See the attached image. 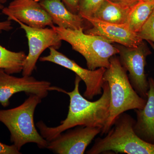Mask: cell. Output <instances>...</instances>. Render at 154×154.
I'll use <instances>...</instances> for the list:
<instances>
[{
    "instance_id": "27",
    "label": "cell",
    "mask_w": 154,
    "mask_h": 154,
    "mask_svg": "<svg viewBox=\"0 0 154 154\" xmlns=\"http://www.w3.org/2000/svg\"><path fill=\"white\" fill-rule=\"evenodd\" d=\"M34 1H36V2H40V0H34Z\"/></svg>"
},
{
    "instance_id": "12",
    "label": "cell",
    "mask_w": 154,
    "mask_h": 154,
    "mask_svg": "<svg viewBox=\"0 0 154 154\" xmlns=\"http://www.w3.org/2000/svg\"><path fill=\"white\" fill-rule=\"evenodd\" d=\"M81 16L92 25V28L85 31L87 34L100 36L111 43L116 42L128 47H137L143 41L126 24H114L93 17Z\"/></svg>"
},
{
    "instance_id": "16",
    "label": "cell",
    "mask_w": 154,
    "mask_h": 154,
    "mask_svg": "<svg viewBox=\"0 0 154 154\" xmlns=\"http://www.w3.org/2000/svg\"><path fill=\"white\" fill-rule=\"evenodd\" d=\"M154 10V0L149 2L140 1L133 7L126 24L130 29L137 33L146 22Z\"/></svg>"
},
{
    "instance_id": "17",
    "label": "cell",
    "mask_w": 154,
    "mask_h": 154,
    "mask_svg": "<svg viewBox=\"0 0 154 154\" xmlns=\"http://www.w3.org/2000/svg\"><path fill=\"white\" fill-rule=\"evenodd\" d=\"M27 55L24 51H11L0 45V69L12 75L22 72Z\"/></svg>"
},
{
    "instance_id": "1",
    "label": "cell",
    "mask_w": 154,
    "mask_h": 154,
    "mask_svg": "<svg viewBox=\"0 0 154 154\" xmlns=\"http://www.w3.org/2000/svg\"><path fill=\"white\" fill-rule=\"evenodd\" d=\"M81 78L76 75L75 88L71 92H66L70 98L68 113L66 118L55 127L47 126L43 122L36 123L40 134L48 141L59 134L75 127L83 126L103 129L109 116L110 95L109 85L105 82L102 87L101 97L94 102L83 97L80 93Z\"/></svg>"
},
{
    "instance_id": "21",
    "label": "cell",
    "mask_w": 154,
    "mask_h": 154,
    "mask_svg": "<svg viewBox=\"0 0 154 154\" xmlns=\"http://www.w3.org/2000/svg\"><path fill=\"white\" fill-rule=\"evenodd\" d=\"M66 5L67 8L74 14H79V4L80 0H61Z\"/></svg>"
},
{
    "instance_id": "20",
    "label": "cell",
    "mask_w": 154,
    "mask_h": 154,
    "mask_svg": "<svg viewBox=\"0 0 154 154\" xmlns=\"http://www.w3.org/2000/svg\"><path fill=\"white\" fill-rule=\"evenodd\" d=\"M22 154L14 144L8 145L0 142V154Z\"/></svg>"
},
{
    "instance_id": "7",
    "label": "cell",
    "mask_w": 154,
    "mask_h": 154,
    "mask_svg": "<svg viewBox=\"0 0 154 154\" xmlns=\"http://www.w3.org/2000/svg\"><path fill=\"white\" fill-rule=\"evenodd\" d=\"M51 91L64 94L66 91L51 86V83L48 81L37 80L31 75L14 76L0 69V104L3 107L8 106L11 97L19 92H25L28 96L34 94L43 99L47 97Z\"/></svg>"
},
{
    "instance_id": "10",
    "label": "cell",
    "mask_w": 154,
    "mask_h": 154,
    "mask_svg": "<svg viewBox=\"0 0 154 154\" xmlns=\"http://www.w3.org/2000/svg\"><path fill=\"white\" fill-rule=\"evenodd\" d=\"M48 141L46 148L58 154H83L95 137L101 132L99 128L83 126L67 130Z\"/></svg>"
},
{
    "instance_id": "26",
    "label": "cell",
    "mask_w": 154,
    "mask_h": 154,
    "mask_svg": "<svg viewBox=\"0 0 154 154\" xmlns=\"http://www.w3.org/2000/svg\"><path fill=\"white\" fill-rule=\"evenodd\" d=\"M142 2H149V1H154V0H140Z\"/></svg>"
},
{
    "instance_id": "18",
    "label": "cell",
    "mask_w": 154,
    "mask_h": 154,
    "mask_svg": "<svg viewBox=\"0 0 154 154\" xmlns=\"http://www.w3.org/2000/svg\"><path fill=\"white\" fill-rule=\"evenodd\" d=\"M105 0H80L79 14L93 17Z\"/></svg>"
},
{
    "instance_id": "8",
    "label": "cell",
    "mask_w": 154,
    "mask_h": 154,
    "mask_svg": "<svg viewBox=\"0 0 154 154\" xmlns=\"http://www.w3.org/2000/svg\"><path fill=\"white\" fill-rule=\"evenodd\" d=\"M15 22L19 23L21 28L25 30L28 38L29 53L24 61L22 75L30 76L36 68L37 60L43 51L50 47L59 49L62 40L52 28H32L18 20Z\"/></svg>"
},
{
    "instance_id": "22",
    "label": "cell",
    "mask_w": 154,
    "mask_h": 154,
    "mask_svg": "<svg viewBox=\"0 0 154 154\" xmlns=\"http://www.w3.org/2000/svg\"><path fill=\"white\" fill-rule=\"evenodd\" d=\"M4 6L0 4V10H2ZM11 21L7 20L4 22H0V33L3 31H8L13 29Z\"/></svg>"
},
{
    "instance_id": "19",
    "label": "cell",
    "mask_w": 154,
    "mask_h": 154,
    "mask_svg": "<svg viewBox=\"0 0 154 154\" xmlns=\"http://www.w3.org/2000/svg\"><path fill=\"white\" fill-rule=\"evenodd\" d=\"M137 33L143 40L151 42L154 44V10Z\"/></svg>"
},
{
    "instance_id": "24",
    "label": "cell",
    "mask_w": 154,
    "mask_h": 154,
    "mask_svg": "<svg viewBox=\"0 0 154 154\" xmlns=\"http://www.w3.org/2000/svg\"><path fill=\"white\" fill-rule=\"evenodd\" d=\"M7 2V0H0V4L3 5V4H5Z\"/></svg>"
},
{
    "instance_id": "5",
    "label": "cell",
    "mask_w": 154,
    "mask_h": 154,
    "mask_svg": "<svg viewBox=\"0 0 154 154\" xmlns=\"http://www.w3.org/2000/svg\"><path fill=\"white\" fill-rule=\"evenodd\" d=\"M52 28L62 41L67 42L85 57L88 69L91 70L108 68L110 58L119 53L118 48L110 41L100 36L87 34L82 28L72 30L55 26Z\"/></svg>"
},
{
    "instance_id": "4",
    "label": "cell",
    "mask_w": 154,
    "mask_h": 154,
    "mask_svg": "<svg viewBox=\"0 0 154 154\" xmlns=\"http://www.w3.org/2000/svg\"><path fill=\"white\" fill-rule=\"evenodd\" d=\"M29 96L18 107L0 110V122L9 130L11 142L19 151L26 143H36L40 149L46 148L48 143L37 131L34 123L35 109L42 99L34 94Z\"/></svg>"
},
{
    "instance_id": "9",
    "label": "cell",
    "mask_w": 154,
    "mask_h": 154,
    "mask_svg": "<svg viewBox=\"0 0 154 154\" xmlns=\"http://www.w3.org/2000/svg\"><path fill=\"white\" fill-rule=\"evenodd\" d=\"M49 50V55L39 58L40 61L53 63L75 72L85 83L86 89L83 96L88 100H92L95 96L102 94L106 68H100L94 70L83 68L54 48L50 47Z\"/></svg>"
},
{
    "instance_id": "23",
    "label": "cell",
    "mask_w": 154,
    "mask_h": 154,
    "mask_svg": "<svg viewBox=\"0 0 154 154\" xmlns=\"http://www.w3.org/2000/svg\"><path fill=\"white\" fill-rule=\"evenodd\" d=\"M114 2L118 3L128 7L132 8L139 2L140 0H110Z\"/></svg>"
},
{
    "instance_id": "13",
    "label": "cell",
    "mask_w": 154,
    "mask_h": 154,
    "mask_svg": "<svg viewBox=\"0 0 154 154\" xmlns=\"http://www.w3.org/2000/svg\"><path fill=\"white\" fill-rule=\"evenodd\" d=\"M149 88L146 103L142 109H135L137 119L134 130L138 137L154 145V79H148Z\"/></svg>"
},
{
    "instance_id": "14",
    "label": "cell",
    "mask_w": 154,
    "mask_h": 154,
    "mask_svg": "<svg viewBox=\"0 0 154 154\" xmlns=\"http://www.w3.org/2000/svg\"><path fill=\"white\" fill-rule=\"evenodd\" d=\"M39 3L58 27L72 30L85 28V19L70 11L61 0H42Z\"/></svg>"
},
{
    "instance_id": "6",
    "label": "cell",
    "mask_w": 154,
    "mask_h": 154,
    "mask_svg": "<svg viewBox=\"0 0 154 154\" xmlns=\"http://www.w3.org/2000/svg\"><path fill=\"white\" fill-rule=\"evenodd\" d=\"M118 48L119 60L122 66L128 72V78L134 91L140 96L147 100L149 86L145 71L146 58L151 52L143 41L137 47H126L119 44Z\"/></svg>"
},
{
    "instance_id": "25",
    "label": "cell",
    "mask_w": 154,
    "mask_h": 154,
    "mask_svg": "<svg viewBox=\"0 0 154 154\" xmlns=\"http://www.w3.org/2000/svg\"><path fill=\"white\" fill-rule=\"evenodd\" d=\"M150 44V45H151L152 48L153 49H154V44L153 43L151 42H148Z\"/></svg>"
},
{
    "instance_id": "15",
    "label": "cell",
    "mask_w": 154,
    "mask_h": 154,
    "mask_svg": "<svg viewBox=\"0 0 154 154\" xmlns=\"http://www.w3.org/2000/svg\"><path fill=\"white\" fill-rule=\"evenodd\" d=\"M132 8L105 0L93 17L110 23L125 24Z\"/></svg>"
},
{
    "instance_id": "11",
    "label": "cell",
    "mask_w": 154,
    "mask_h": 154,
    "mask_svg": "<svg viewBox=\"0 0 154 154\" xmlns=\"http://www.w3.org/2000/svg\"><path fill=\"white\" fill-rule=\"evenodd\" d=\"M2 12L8 16V20H18L32 28L54 26L48 13L34 0H14Z\"/></svg>"
},
{
    "instance_id": "3",
    "label": "cell",
    "mask_w": 154,
    "mask_h": 154,
    "mask_svg": "<svg viewBox=\"0 0 154 154\" xmlns=\"http://www.w3.org/2000/svg\"><path fill=\"white\" fill-rule=\"evenodd\" d=\"M135 120L128 113L120 114L113 125L102 138H98L88 154L114 153L154 154V145L138 137L134 130Z\"/></svg>"
},
{
    "instance_id": "2",
    "label": "cell",
    "mask_w": 154,
    "mask_h": 154,
    "mask_svg": "<svg viewBox=\"0 0 154 154\" xmlns=\"http://www.w3.org/2000/svg\"><path fill=\"white\" fill-rule=\"evenodd\" d=\"M110 66L103 76L110 89V99L109 116L106 125L101 131L105 134L113 125L116 118L128 110L142 109L147 100L141 97L133 88L127 71L122 65L119 58L113 56L110 59Z\"/></svg>"
}]
</instances>
